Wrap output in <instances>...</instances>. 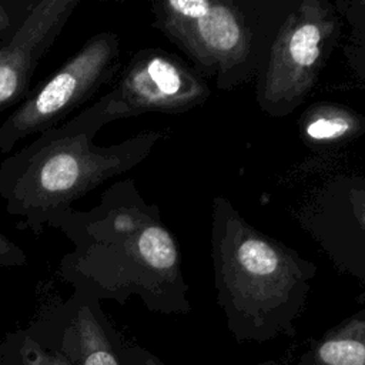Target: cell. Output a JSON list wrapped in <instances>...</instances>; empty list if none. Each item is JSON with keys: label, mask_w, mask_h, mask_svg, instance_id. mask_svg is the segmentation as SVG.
Here are the masks:
<instances>
[{"label": "cell", "mask_w": 365, "mask_h": 365, "mask_svg": "<svg viewBox=\"0 0 365 365\" xmlns=\"http://www.w3.org/2000/svg\"><path fill=\"white\" fill-rule=\"evenodd\" d=\"M208 88L170 53H135L114 87L100 97L106 123L145 113H181L202 101Z\"/></svg>", "instance_id": "277c9868"}, {"label": "cell", "mask_w": 365, "mask_h": 365, "mask_svg": "<svg viewBox=\"0 0 365 365\" xmlns=\"http://www.w3.org/2000/svg\"><path fill=\"white\" fill-rule=\"evenodd\" d=\"M144 365H161L155 358H148L147 361H145V364Z\"/></svg>", "instance_id": "9a60e30c"}, {"label": "cell", "mask_w": 365, "mask_h": 365, "mask_svg": "<svg viewBox=\"0 0 365 365\" xmlns=\"http://www.w3.org/2000/svg\"><path fill=\"white\" fill-rule=\"evenodd\" d=\"M78 0H41L0 46V113L27 94L31 77L68 23Z\"/></svg>", "instance_id": "52a82bcc"}, {"label": "cell", "mask_w": 365, "mask_h": 365, "mask_svg": "<svg viewBox=\"0 0 365 365\" xmlns=\"http://www.w3.org/2000/svg\"><path fill=\"white\" fill-rule=\"evenodd\" d=\"M352 128V123L346 114L327 111L312 117L307 124L305 133L314 141H332L344 137Z\"/></svg>", "instance_id": "7c38bea8"}, {"label": "cell", "mask_w": 365, "mask_h": 365, "mask_svg": "<svg viewBox=\"0 0 365 365\" xmlns=\"http://www.w3.org/2000/svg\"><path fill=\"white\" fill-rule=\"evenodd\" d=\"M235 251V274L240 277L234 291L240 301L269 304L281 299L289 284L278 250L262 238L245 237Z\"/></svg>", "instance_id": "9c48e42d"}, {"label": "cell", "mask_w": 365, "mask_h": 365, "mask_svg": "<svg viewBox=\"0 0 365 365\" xmlns=\"http://www.w3.org/2000/svg\"><path fill=\"white\" fill-rule=\"evenodd\" d=\"M47 228L73 244L58 275L76 292L123 302L130 294L151 304L173 275L178 252L157 212L138 195L131 180L111 184L90 210L67 208Z\"/></svg>", "instance_id": "6da1fadb"}, {"label": "cell", "mask_w": 365, "mask_h": 365, "mask_svg": "<svg viewBox=\"0 0 365 365\" xmlns=\"http://www.w3.org/2000/svg\"><path fill=\"white\" fill-rule=\"evenodd\" d=\"M27 264L26 251L13 240L0 232V268L23 267Z\"/></svg>", "instance_id": "4fadbf2b"}, {"label": "cell", "mask_w": 365, "mask_h": 365, "mask_svg": "<svg viewBox=\"0 0 365 365\" xmlns=\"http://www.w3.org/2000/svg\"><path fill=\"white\" fill-rule=\"evenodd\" d=\"M120 67V40L113 31L91 36L0 125V154L60 125L110 83Z\"/></svg>", "instance_id": "3957f363"}, {"label": "cell", "mask_w": 365, "mask_h": 365, "mask_svg": "<svg viewBox=\"0 0 365 365\" xmlns=\"http://www.w3.org/2000/svg\"><path fill=\"white\" fill-rule=\"evenodd\" d=\"M17 348L21 365H74L63 352L44 348L36 336L27 332L17 336Z\"/></svg>", "instance_id": "8fae6325"}, {"label": "cell", "mask_w": 365, "mask_h": 365, "mask_svg": "<svg viewBox=\"0 0 365 365\" xmlns=\"http://www.w3.org/2000/svg\"><path fill=\"white\" fill-rule=\"evenodd\" d=\"M153 13V24L205 67L231 68L248 54L245 23L230 3L167 0Z\"/></svg>", "instance_id": "5b68a950"}, {"label": "cell", "mask_w": 365, "mask_h": 365, "mask_svg": "<svg viewBox=\"0 0 365 365\" xmlns=\"http://www.w3.org/2000/svg\"><path fill=\"white\" fill-rule=\"evenodd\" d=\"M106 124L98 98L1 161L0 198L19 218L17 230L40 235L74 201L141 163L160 138L150 131L98 145L94 140Z\"/></svg>", "instance_id": "7a4b0ae2"}, {"label": "cell", "mask_w": 365, "mask_h": 365, "mask_svg": "<svg viewBox=\"0 0 365 365\" xmlns=\"http://www.w3.org/2000/svg\"><path fill=\"white\" fill-rule=\"evenodd\" d=\"M335 21L319 3H304L277 37L262 83L269 108L294 107L314 83L327 37Z\"/></svg>", "instance_id": "8992f818"}, {"label": "cell", "mask_w": 365, "mask_h": 365, "mask_svg": "<svg viewBox=\"0 0 365 365\" xmlns=\"http://www.w3.org/2000/svg\"><path fill=\"white\" fill-rule=\"evenodd\" d=\"M47 325L58 331L61 352L76 354L77 365H121L98 299L74 291Z\"/></svg>", "instance_id": "ba28073f"}, {"label": "cell", "mask_w": 365, "mask_h": 365, "mask_svg": "<svg viewBox=\"0 0 365 365\" xmlns=\"http://www.w3.org/2000/svg\"><path fill=\"white\" fill-rule=\"evenodd\" d=\"M324 365H365V321H351L318 346Z\"/></svg>", "instance_id": "30bf717a"}, {"label": "cell", "mask_w": 365, "mask_h": 365, "mask_svg": "<svg viewBox=\"0 0 365 365\" xmlns=\"http://www.w3.org/2000/svg\"><path fill=\"white\" fill-rule=\"evenodd\" d=\"M19 26H14V21L11 19L10 11L4 6V3L0 1V41H7L13 33L17 30Z\"/></svg>", "instance_id": "5bb4252c"}]
</instances>
